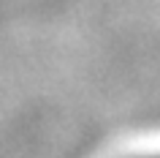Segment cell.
<instances>
[{
    "instance_id": "obj_1",
    "label": "cell",
    "mask_w": 160,
    "mask_h": 158,
    "mask_svg": "<svg viewBox=\"0 0 160 158\" xmlns=\"http://www.w3.org/2000/svg\"><path fill=\"white\" fill-rule=\"evenodd\" d=\"M155 158H160V155H155Z\"/></svg>"
}]
</instances>
